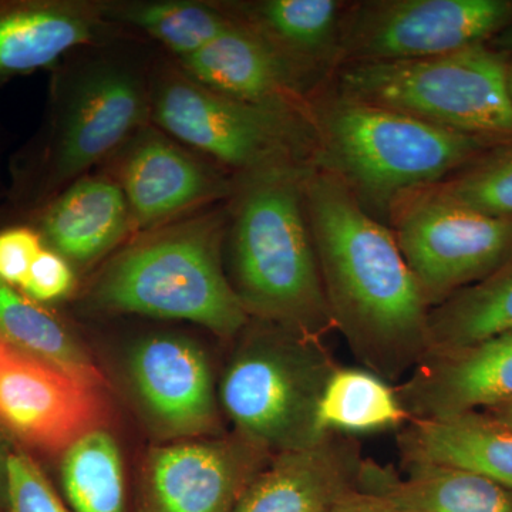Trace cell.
<instances>
[{"label":"cell","mask_w":512,"mask_h":512,"mask_svg":"<svg viewBox=\"0 0 512 512\" xmlns=\"http://www.w3.org/2000/svg\"><path fill=\"white\" fill-rule=\"evenodd\" d=\"M387 225L431 309L512 261V218L473 210L431 187L397 201Z\"/></svg>","instance_id":"ba28073f"},{"label":"cell","mask_w":512,"mask_h":512,"mask_svg":"<svg viewBox=\"0 0 512 512\" xmlns=\"http://www.w3.org/2000/svg\"><path fill=\"white\" fill-rule=\"evenodd\" d=\"M305 204L335 329L367 370L396 380L429 355L431 308L392 229L318 167Z\"/></svg>","instance_id":"6da1fadb"},{"label":"cell","mask_w":512,"mask_h":512,"mask_svg":"<svg viewBox=\"0 0 512 512\" xmlns=\"http://www.w3.org/2000/svg\"><path fill=\"white\" fill-rule=\"evenodd\" d=\"M269 453L239 434L151 448L141 473L140 512H232Z\"/></svg>","instance_id":"30bf717a"},{"label":"cell","mask_w":512,"mask_h":512,"mask_svg":"<svg viewBox=\"0 0 512 512\" xmlns=\"http://www.w3.org/2000/svg\"><path fill=\"white\" fill-rule=\"evenodd\" d=\"M404 464H434L488 478L512 491V427L487 413L410 419L399 434Z\"/></svg>","instance_id":"e0dca14e"},{"label":"cell","mask_w":512,"mask_h":512,"mask_svg":"<svg viewBox=\"0 0 512 512\" xmlns=\"http://www.w3.org/2000/svg\"><path fill=\"white\" fill-rule=\"evenodd\" d=\"M93 37L92 20L76 10L37 6L0 16V76L49 66Z\"/></svg>","instance_id":"cb8c5ba5"},{"label":"cell","mask_w":512,"mask_h":512,"mask_svg":"<svg viewBox=\"0 0 512 512\" xmlns=\"http://www.w3.org/2000/svg\"><path fill=\"white\" fill-rule=\"evenodd\" d=\"M101 390L12 350L0 366V427L26 446L60 453L103 427Z\"/></svg>","instance_id":"7c38bea8"},{"label":"cell","mask_w":512,"mask_h":512,"mask_svg":"<svg viewBox=\"0 0 512 512\" xmlns=\"http://www.w3.org/2000/svg\"><path fill=\"white\" fill-rule=\"evenodd\" d=\"M9 451L0 443V512H9L8 476H6V458Z\"/></svg>","instance_id":"d6a6232c"},{"label":"cell","mask_w":512,"mask_h":512,"mask_svg":"<svg viewBox=\"0 0 512 512\" xmlns=\"http://www.w3.org/2000/svg\"><path fill=\"white\" fill-rule=\"evenodd\" d=\"M484 413L490 414V416L495 417V419L503 421V423L512 427V403L485 410Z\"/></svg>","instance_id":"e575fe53"},{"label":"cell","mask_w":512,"mask_h":512,"mask_svg":"<svg viewBox=\"0 0 512 512\" xmlns=\"http://www.w3.org/2000/svg\"><path fill=\"white\" fill-rule=\"evenodd\" d=\"M127 370L137 403L158 436L180 441L217 434L214 380L200 346L181 336H153L134 346Z\"/></svg>","instance_id":"8fae6325"},{"label":"cell","mask_w":512,"mask_h":512,"mask_svg":"<svg viewBox=\"0 0 512 512\" xmlns=\"http://www.w3.org/2000/svg\"><path fill=\"white\" fill-rule=\"evenodd\" d=\"M325 512H404L393 501L373 491L356 488L340 497Z\"/></svg>","instance_id":"1f68e13d"},{"label":"cell","mask_w":512,"mask_h":512,"mask_svg":"<svg viewBox=\"0 0 512 512\" xmlns=\"http://www.w3.org/2000/svg\"><path fill=\"white\" fill-rule=\"evenodd\" d=\"M339 93L467 136L512 138L508 56L488 43L429 59L343 64Z\"/></svg>","instance_id":"5b68a950"},{"label":"cell","mask_w":512,"mask_h":512,"mask_svg":"<svg viewBox=\"0 0 512 512\" xmlns=\"http://www.w3.org/2000/svg\"><path fill=\"white\" fill-rule=\"evenodd\" d=\"M188 79L231 99L308 113L320 80L244 22L183 60Z\"/></svg>","instance_id":"4fadbf2b"},{"label":"cell","mask_w":512,"mask_h":512,"mask_svg":"<svg viewBox=\"0 0 512 512\" xmlns=\"http://www.w3.org/2000/svg\"><path fill=\"white\" fill-rule=\"evenodd\" d=\"M225 218L202 215L148 235L97 276L89 303L99 311L188 320L234 338L249 315L222 268Z\"/></svg>","instance_id":"277c9868"},{"label":"cell","mask_w":512,"mask_h":512,"mask_svg":"<svg viewBox=\"0 0 512 512\" xmlns=\"http://www.w3.org/2000/svg\"><path fill=\"white\" fill-rule=\"evenodd\" d=\"M146 113L136 74L101 64L80 77L60 121L55 151L57 180H70L123 143Z\"/></svg>","instance_id":"9a60e30c"},{"label":"cell","mask_w":512,"mask_h":512,"mask_svg":"<svg viewBox=\"0 0 512 512\" xmlns=\"http://www.w3.org/2000/svg\"><path fill=\"white\" fill-rule=\"evenodd\" d=\"M511 330L512 261L430 311L431 350L467 348Z\"/></svg>","instance_id":"d4e9b609"},{"label":"cell","mask_w":512,"mask_h":512,"mask_svg":"<svg viewBox=\"0 0 512 512\" xmlns=\"http://www.w3.org/2000/svg\"><path fill=\"white\" fill-rule=\"evenodd\" d=\"M12 348H9L8 345H6L5 342H2V340H0V365H2L3 362H5L6 360V357H8L10 355V353H12Z\"/></svg>","instance_id":"d590c367"},{"label":"cell","mask_w":512,"mask_h":512,"mask_svg":"<svg viewBox=\"0 0 512 512\" xmlns=\"http://www.w3.org/2000/svg\"><path fill=\"white\" fill-rule=\"evenodd\" d=\"M131 218L120 185L103 178H82L53 202L43 228L57 254L76 264H89L119 244Z\"/></svg>","instance_id":"ffe728a7"},{"label":"cell","mask_w":512,"mask_h":512,"mask_svg":"<svg viewBox=\"0 0 512 512\" xmlns=\"http://www.w3.org/2000/svg\"><path fill=\"white\" fill-rule=\"evenodd\" d=\"M9 512H69L36 461L22 450L6 458Z\"/></svg>","instance_id":"f1b7e54d"},{"label":"cell","mask_w":512,"mask_h":512,"mask_svg":"<svg viewBox=\"0 0 512 512\" xmlns=\"http://www.w3.org/2000/svg\"><path fill=\"white\" fill-rule=\"evenodd\" d=\"M365 458L345 434L275 453L232 512H325L360 485Z\"/></svg>","instance_id":"2e32d148"},{"label":"cell","mask_w":512,"mask_h":512,"mask_svg":"<svg viewBox=\"0 0 512 512\" xmlns=\"http://www.w3.org/2000/svg\"><path fill=\"white\" fill-rule=\"evenodd\" d=\"M394 389L410 419L512 403V330L467 348L431 350Z\"/></svg>","instance_id":"5bb4252c"},{"label":"cell","mask_w":512,"mask_h":512,"mask_svg":"<svg viewBox=\"0 0 512 512\" xmlns=\"http://www.w3.org/2000/svg\"><path fill=\"white\" fill-rule=\"evenodd\" d=\"M60 478L73 512H126L119 444L104 427L83 434L63 451Z\"/></svg>","instance_id":"484cf974"},{"label":"cell","mask_w":512,"mask_h":512,"mask_svg":"<svg viewBox=\"0 0 512 512\" xmlns=\"http://www.w3.org/2000/svg\"><path fill=\"white\" fill-rule=\"evenodd\" d=\"M410 420L396 389L367 369L336 367L316 410L319 437L402 429Z\"/></svg>","instance_id":"603a6c76"},{"label":"cell","mask_w":512,"mask_h":512,"mask_svg":"<svg viewBox=\"0 0 512 512\" xmlns=\"http://www.w3.org/2000/svg\"><path fill=\"white\" fill-rule=\"evenodd\" d=\"M73 284V271L66 258L57 252L42 249L22 288L33 301L52 302L72 291Z\"/></svg>","instance_id":"f546056e"},{"label":"cell","mask_w":512,"mask_h":512,"mask_svg":"<svg viewBox=\"0 0 512 512\" xmlns=\"http://www.w3.org/2000/svg\"><path fill=\"white\" fill-rule=\"evenodd\" d=\"M497 52L512 57V22L488 43Z\"/></svg>","instance_id":"836d02e7"},{"label":"cell","mask_w":512,"mask_h":512,"mask_svg":"<svg viewBox=\"0 0 512 512\" xmlns=\"http://www.w3.org/2000/svg\"><path fill=\"white\" fill-rule=\"evenodd\" d=\"M313 167L288 163L242 174L232 214V286L248 315L323 339L335 323L306 214Z\"/></svg>","instance_id":"7a4b0ae2"},{"label":"cell","mask_w":512,"mask_h":512,"mask_svg":"<svg viewBox=\"0 0 512 512\" xmlns=\"http://www.w3.org/2000/svg\"><path fill=\"white\" fill-rule=\"evenodd\" d=\"M346 3L338 0H266L248 6V22L305 72L335 73Z\"/></svg>","instance_id":"44dd1931"},{"label":"cell","mask_w":512,"mask_h":512,"mask_svg":"<svg viewBox=\"0 0 512 512\" xmlns=\"http://www.w3.org/2000/svg\"><path fill=\"white\" fill-rule=\"evenodd\" d=\"M315 167L338 177L376 220L397 201L446 178L500 141L467 136L353 99L333 86L309 100Z\"/></svg>","instance_id":"3957f363"},{"label":"cell","mask_w":512,"mask_h":512,"mask_svg":"<svg viewBox=\"0 0 512 512\" xmlns=\"http://www.w3.org/2000/svg\"><path fill=\"white\" fill-rule=\"evenodd\" d=\"M512 0H370L346 8L339 64L429 59L490 43Z\"/></svg>","instance_id":"9c48e42d"},{"label":"cell","mask_w":512,"mask_h":512,"mask_svg":"<svg viewBox=\"0 0 512 512\" xmlns=\"http://www.w3.org/2000/svg\"><path fill=\"white\" fill-rule=\"evenodd\" d=\"M271 326L239 348L225 370L220 397L239 436L281 453L323 439L316 410L338 365L322 339Z\"/></svg>","instance_id":"8992f818"},{"label":"cell","mask_w":512,"mask_h":512,"mask_svg":"<svg viewBox=\"0 0 512 512\" xmlns=\"http://www.w3.org/2000/svg\"><path fill=\"white\" fill-rule=\"evenodd\" d=\"M119 18L163 43L168 50L188 59L217 39L234 23L221 10L202 3L157 2L131 6Z\"/></svg>","instance_id":"4316f807"},{"label":"cell","mask_w":512,"mask_h":512,"mask_svg":"<svg viewBox=\"0 0 512 512\" xmlns=\"http://www.w3.org/2000/svg\"><path fill=\"white\" fill-rule=\"evenodd\" d=\"M431 188L447 200L473 210L512 218V138L495 143Z\"/></svg>","instance_id":"83f0119b"},{"label":"cell","mask_w":512,"mask_h":512,"mask_svg":"<svg viewBox=\"0 0 512 512\" xmlns=\"http://www.w3.org/2000/svg\"><path fill=\"white\" fill-rule=\"evenodd\" d=\"M153 113L171 136L241 174L278 164H315V137L301 111L231 99L175 77L158 87Z\"/></svg>","instance_id":"52a82bcc"},{"label":"cell","mask_w":512,"mask_h":512,"mask_svg":"<svg viewBox=\"0 0 512 512\" xmlns=\"http://www.w3.org/2000/svg\"><path fill=\"white\" fill-rule=\"evenodd\" d=\"M508 89L512 97V57H508Z\"/></svg>","instance_id":"8d00e7d4"},{"label":"cell","mask_w":512,"mask_h":512,"mask_svg":"<svg viewBox=\"0 0 512 512\" xmlns=\"http://www.w3.org/2000/svg\"><path fill=\"white\" fill-rule=\"evenodd\" d=\"M131 217L143 225L174 217L192 205L228 194L231 185L161 137H146L123 165Z\"/></svg>","instance_id":"ac0fdd59"},{"label":"cell","mask_w":512,"mask_h":512,"mask_svg":"<svg viewBox=\"0 0 512 512\" xmlns=\"http://www.w3.org/2000/svg\"><path fill=\"white\" fill-rule=\"evenodd\" d=\"M42 249L39 235L28 228L0 232V281L13 288L25 284Z\"/></svg>","instance_id":"4dcf8cb0"},{"label":"cell","mask_w":512,"mask_h":512,"mask_svg":"<svg viewBox=\"0 0 512 512\" xmlns=\"http://www.w3.org/2000/svg\"><path fill=\"white\" fill-rule=\"evenodd\" d=\"M406 476L366 461L360 488L404 512H512V491L488 478L434 464H404Z\"/></svg>","instance_id":"d6986e66"},{"label":"cell","mask_w":512,"mask_h":512,"mask_svg":"<svg viewBox=\"0 0 512 512\" xmlns=\"http://www.w3.org/2000/svg\"><path fill=\"white\" fill-rule=\"evenodd\" d=\"M0 340L9 348L103 390V373L79 340L45 308L0 281Z\"/></svg>","instance_id":"7402d4cb"}]
</instances>
